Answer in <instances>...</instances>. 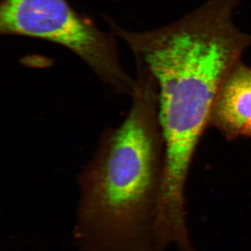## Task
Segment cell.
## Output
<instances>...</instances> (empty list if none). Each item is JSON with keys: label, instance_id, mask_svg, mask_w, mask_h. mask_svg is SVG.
I'll list each match as a JSON object with an SVG mask.
<instances>
[{"label": "cell", "instance_id": "6da1fadb", "mask_svg": "<svg viewBox=\"0 0 251 251\" xmlns=\"http://www.w3.org/2000/svg\"><path fill=\"white\" fill-rule=\"evenodd\" d=\"M125 119L100 135L77 176L75 238L88 251H158L156 212L161 170L158 90L137 69Z\"/></svg>", "mask_w": 251, "mask_h": 251}, {"label": "cell", "instance_id": "7a4b0ae2", "mask_svg": "<svg viewBox=\"0 0 251 251\" xmlns=\"http://www.w3.org/2000/svg\"><path fill=\"white\" fill-rule=\"evenodd\" d=\"M0 32L54 43L72 51L118 95L131 97L135 79L122 67L117 44L67 0H2Z\"/></svg>", "mask_w": 251, "mask_h": 251}, {"label": "cell", "instance_id": "3957f363", "mask_svg": "<svg viewBox=\"0 0 251 251\" xmlns=\"http://www.w3.org/2000/svg\"><path fill=\"white\" fill-rule=\"evenodd\" d=\"M209 122L227 138L245 134L251 122V67L240 62L220 87Z\"/></svg>", "mask_w": 251, "mask_h": 251}, {"label": "cell", "instance_id": "277c9868", "mask_svg": "<svg viewBox=\"0 0 251 251\" xmlns=\"http://www.w3.org/2000/svg\"><path fill=\"white\" fill-rule=\"evenodd\" d=\"M244 135H247V136H251V122L250 125H249V126H248L247 130H246L245 134Z\"/></svg>", "mask_w": 251, "mask_h": 251}]
</instances>
